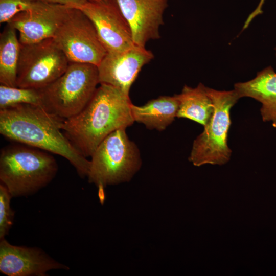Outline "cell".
<instances>
[{"mask_svg": "<svg viewBox=\"0 0 276 276\" xmlns=\"http://www.w3.org/2000/svg\"><path fill=\"white\" fill-rule=\"evenodd\" d=\"M64 120L42 106L19 104L0 109V133L10 140L60 155L80 176H87L90 160L62 132Z\"/></svg>", "mask_w": 276, "mask_h": 276, "instance_id": "1", "label": "cell"}, {"mask_svg": "<svg viewBox=\"0 0 276 276\" xmlns=\"http://www.w3.org/2000/svg\"><path fill=\"white\" fill-rule=\"evenodd\" d=\"M100 84L85 107L62 124L65 136L86 157L111 133L134 122L129 96L111 85Z\"/></svg>", "mask_w": 276, "mask_h": 276, "instance_id": "2", "label": "cell"}, {"mask_svg": "<svg viewBox=\"0 0 276 276\" xmlns=\"http://www.w3.org/2000/svg\"><path fill=\"white\" fill-rule=\"evenodd\" d=\"M57 171L55 158L47 151L27 145L1 150L0 180L12 197L35 193L53 179Z\"/></svg>", "mask_w": 276, "mask_h": 276, "instance_id": "3", "label": "cell"}, {"mask_svg": "<svg viewBox=\"0 0 276 276\" xmlns=\"http://www.w3.org/2000/svg\"><path fill=\"white\" fill-rule=\"evenodd\" d=\"M98 84L100 83L97 65L70 62L60 77L40 89L43 107L62 119H68L85 107Z\"/></svg>", "mask_w": 276, "mask_h": 276, "instance_id": "4", "label": "cell"}, {"mask_svg": "<svg viewBox=\"0 0 276 276\" xmlns=\"http://www.w3.org/2000/svg\"><path fill=\"white\" fill-rule=\"evenodd\" d=\"M125 130L109 134L90 156L87 175L90 183L105 187L129 181L140 168V151Z\"/></svg>", "mask_w": 276, "mask_h": 276, "instance_id": "5", "label": "cell"}, {"mask_svg": "<svg viewBox=\"0 0 276 276\" xmlns=\"http://www.w3.org/2000/svg\"><path fill=\"white\" fill-rule=\"evenodd\" d=\"M207 90L213 100L214 110L192 145L189 159L196 166L224 164L229 160L232 153L227 145L230 111L239 98L234 89L222 91L207 87Z\"/></svg>", "mask_w": 276, "mask_h": 276, "instance_id": "6", "label": "cell"}, {"mask_svg": "<svg viewBox=\"0 0 276 276\" xmlns=\"http://www.w3.org/2000/svg\"><path fill=\"white\" fill-rule=\"evenodd\" d=\"M70 61L53 38L21 44L17 68V87L41 89L60 77Z\"/></svg>", "mask_w": 276, "mask_h": 276, "instance_id": "7", "label": "cell"}, {"mask_svg": "<svg viewBox=\"0 0 276 276\" xmlns=\"http://www.w3.org/2000/svg\"><path fill=\"white\" fill-rule=\"evenodd\" d=\"M53 39L70 62L98 66L107 53L94 24L79 8L69 7Z\"/></svg>", "mask_w": 276, "mask_h": 276, "instance_id": "8", "label": "cell"}, {"mask_svg": "<svg viewBox=\"0 0 276 276\" xmlns=\"http://www.w3.org/2000/svg\"><path fill=\"white\" fill-rule=\"evenodd\" d=\"M80 9L94 24L107 53L123 52L135 44L116 0L87 1Z\"/></svg>", "mask_w": 276, "mask_h": 276, "instance_id": "9", "label": "cell"}, {"mask_svg": "<svg viewBox=\"0 0 276 276\" xmlns=\"http://www.w3.org/2000/svg\"><path fill=\"white\" fill-rule=\"evenodd\" d=\"M69 7L37 0L30 8L17 13L6 24L19 32L21 44L53 38Z\"/></svg>", "mask_w": 276, "mask_h": 276, "instance_id": "10", "label": "cell"}, {"mask_svg": "<svg viewBox=\"0 0 276 276\" xmlns=\"http://www.w3.org/2000/svg\"><path fill=\"white\" fill-rule=\"evenodd\" d=\"M153 57L150 51L136 44L123 52L107 53L97 66L99 83L114 86L129 96L139 72Z\"/></svg>", "mask_w": 276, "mask_h": 276, "instance_id": "11", "label": "cell"}, {"mask_svg": "<svg viewBox=\"0 0 276 276\" xmlns=\"http://www.w3.org/2000/svg\"><path fill=\"white\" fill-rule=\"evenodd\" d=\"M42 250L13 245L5 239L0 241V271L8 276H46L53 269L69 270Z\"/></svg>", "mask_w": 276, "mask_h": 276, "instance_id": "12", "label": "cell"}, {"mask_svg": "<svg viewBox=\"0 0 276 276\" xmlns=\"http://www.w3.org/2000/svg\"><path fill=\"white\" fill-rule=\"evenodd\" d=\"M128 22L134 43L145 47L151 39L160 37L159 28L168 0H116Z\"/></svg>", "mask_w": 276, "mask_h": 276, "instance_id": "13", "label": "cell"}, {"mask_svg": "<svg viewBox=\"0 0 276 276\" xmlns=\"http://www.w3.org/2000/svg\"><path fill=\"white\" fill-rule=\"evenodd\" d=\"M238 97H250L262 104V120L276 128V72L271 66L257 73L252 79L234 85Z\"/></svg>", "mask_w": 276, "mask_h": 276, "instance_id": "14", "label": "cell"}, {"mask_svg": "<svg viewBox=\"0 0 276 276\" xmlns=\"http://www.w3.org/2000/svg\"><path fill=\"white\" fill-rule=\"evenodd\" d=\"M179 102L176 95L160 96L142 106H131L134 122L143 124L149 129L163 131L177 117Z\"/></svg>", "mask_w": 276, "mask_h": 276, "instance_id": "15", "label": "cell"}, {"mask_svg": "<svg viewBox=\"0 0 276 276\" xmlns=\"http://www.w3.org/2000/svg\"><path fill=\"white\" fill-rule=\"evenodd\" d=\"M177 117L187 118L205 126L214 110L213 100L206 87L200 83L193 88L185 85L179 94Z\"/></svg>", "mask_w": 276, "mask_h": 276, "instance_id": "16", "label": "cell"}, {"mask_svg": "<svg viewBox=\"0 0 276 276\" xmlns=\"http://www.w3.org/2000/svg\"><path fill=\"white\" fill-rule=\"evenodd\" d=\"M20 43L16 30L7 24L0 35V83L17 87V68Z\"/></svg>", "mask_w": 276, "mask_h": 276, "instance_id": "17", "label": "cell"}, {"mask_svg": "<svg viewBox=\"0 0 276 276\" xmlns=\"http://www.w3.org/2000/svg\"><path fill=\"white\" fill-rule=\"evenodd\" d=\"M24 104L43 107L40 89L11 87L1 84L0 109Z\"/></svg>", "mask_w": 276, "mask_h": 276, "instance_id": "18", "label": "cell"}, {"mask_svg": "<svg viewBox=\"0 0 276 276\" xmlns=\"http://www.w3.org/2000/svg\"><path fill=\"white\" fill-rule=\"evenodd\" d=\"M12 196L7 188L0 185V239L4 238L13 225L14 212L10 206Z\"/></svg>", "mask_w": 276, "mask_h": 276, "instance_id": "19", "label": "cell"}, {"mask_svg": "<svg viewBox=\"0 0 276 276\" xmlns=\"http://www.w3.org/2000/svg\"><path fill=\"white\" fill-rule=\"evenodd\" d=\"M37 1L0 0V23H7L17 13L30 8Z\"/></svg>", "mask_w": 276, "mask_h": 276, "instance_id": "20", "label": "cell"}, {"mask_svg": "<svg viewBox=\"0 0 276 276\" xmlns=\"http://www.w3.org/2000/svg\"><path fill=\"white\" fill-rule=\"evenodd\" d=\"M49 3L60 4L70 7L80 9L83 6L87 0H41Z\"/></svg>", "mask_w": 276, "mask_h": 276, "instance_id": "21", "label": "cell"}, {"mask_svg": "<svg viewBox=\"0 0 276 276\" xmlns=\"http://www.w3.org/2000/svg\"><path fill=\"white\" fill-rule=\"evenodd\" d=\"M98 195L99 197L100 200V202L103 204L104 199H105V194H104V186L102 185H99L98 186Z\"/></svg>", "mask_w": 276, "mask_h": 276, "instance_id": "22", "label": "cell"}, {"mask_svg": "<svg viewBox=\"0 0 276 276\" xmlns=\"http://www.w3.org/2000/svg\"><path fill=\"white\" fill-rule=\"evenodd\" d=\"M264 1H265V0H260L259 3V4H258V5L263 7V4H264Z\"/></svg>", "mask_w": 276, "mask_h": 276, "instance_id": "23", "label": "cell"}, {"mask_svg": "<svg viewBox=\"0 0 276 276\" xmlns=\"http://www.w3.org/2000/svg\"><path fill=\"white\" fill-rule=\"evenodd\" d=\"M275 55H276V47L275 48Z\"/></svg>", "mask_w": 276, "mask_h": 276, "instance_id": "24", "label": "cell"}, {"mask_svg": "<svg viewBox=\"0 0 276 276\" xmlns=\"http://www.w3.org/2000/svg\"><path fill=\"white\" fill-rule=\"evenodd\" d=\"M87 1H95V0H87Z\"/></svg>", "mask_w": 276, "mask_h": 276, "instance_id": "25", "label": "cell"}]
</instances>
